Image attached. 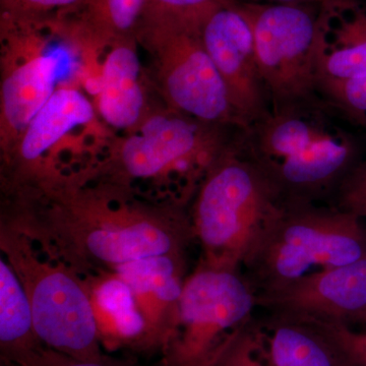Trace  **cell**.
Here are the masks:
<instances>
[{
  "instance_id": "6da1fadb",
  "label": "cell",
  "mask_w": 366,
  "mask_h": 366,
  "mask_svg": "<svg viewBox=\"0 0 366 366\" xmlns=\"http://www.w3.org/2000/svg\"><path fill=\"white\" fill-rule=\"evenodd\" d=\"M9 194L0 224L83 278L139 259L184 254L194 238L184 207L143 203L104 183L86 187L54 178L19 185Z\"/></svg>"
},
{
  "instance_id": "7a4b0ae2",
  "label": "cell",
  "mask_w": 366,
  "mask_h": 366,
  "mask_svg": "<svg viewBox=\"0 0 366 366\" xmlns=\"http://www.w3.org/2000/svg\"><path fill=\"white\" fill-rule=\"evenodd\" d=\"M239 127L204 124L166 108L147 114L85 179L139 196L143 184L157 190L160 206L184 207Z\"/></svg>"
},
{
  "instance_id": "3957f363",
  "label": "cell",
  "mask_w": 366,
  "mask_h": 366,
  "mask_svg": "<svg viewBox=\"0 0 366 366\" xmlns=\"http://www.w3.org/2000/svg\"><path fill=\"white\" fill-rule=\"evenodd\" d=\"M322 96L273 108L243 129L240 141L289 201L310 202L343 182L357 144Z\"/></svg>"
},
{
  "instance_id": "277c9868",
  "label": "cell",
  "mask_w": 366,
  "mask_h": 366,
  "mask_svg": "<svg viewBox=\"0 0 366 366\" xmlns=\"http://www.w3.org/2000/svg\"><path fill=\"white\" fill-rule=\"evenodd\" d=\"M240 132L207 173L190 215L202 261L231 269L249 261L286 202L243 149Z\"/></svg>"
},
{
  "instance_id": "5b68a950",
  "label": "cell",
  "mask_w": 366,
  "mask_h": 366,
  "mask_svg": "<svg viewBox=\"0 0 366 366\" xmlns=\"http://www.w3.org/2000/svg\"><path fill=\"white\" fill-rule=\"evenodd\" d=\"M0 249L23 284L42 343L74 360L107 362L84 279L4 224Z\"/></svg>"
},
{
  "instance_id": "8992f818",
  "label": "cell",
  "mask_w": 366,
  "mask_h": 366,
  "mask_svg": "<svg viewBox=\"0 0 366 366\" xmlns=\"http://www.w3.org/2000/svg\"><path fill=\"white\" fill-rule=\"evenodd\" d=\"M366 257V227L360 217L289 201L247 266L264 291L280 287L312 269L343 266Z\"/></svg>"
},
{
  "instance_id": "52a82bcc",
  "label": "cell",
  "mask_w": 366,
  "mask_h": 366,
  "mask_svg": "<svg viewBox=\"0 0 366 366\" xmlns=\"http://www.w3.org/2000/svg\"><path fill=\"white\" fill-rule=\"evenodd\" d=\"M254 289L237 269L199 262L185 279L177 317L161 352L163 366H209L244 329Z\"/></svg>"
},
{
  "instance_id": "ba28073f",
  "label": "cell",
  "mask_w": 366,
  "mask_h": 366,
  "mask_svg": "<svg viewBox=\"0 0 366 366\" xmlns=\"http://www.w3.org/2000/svg\"><path fill=\"white\" fill-rule=\"evenodd\" d=\"M197 21L199 18L147 16L137 39L153 54L159 88L168 107L204 124L242 129Z\"/></svg>"
},
{
  "instance_id": "9c48e42d",
  "label": "cell",
  "mask_w": 366,
  "mask_h": 366,
  "mask_svg": "<svg viewBox=\"0 0 366 366\" xmlns=\"http://www.w3.org/2000/svg\"><path fill=\"white\" fill-rule=\"evenodd\" d=\"M239 6L252 26L272 109L319 96L315 38L320 4L239 0Z\"/></svg>"
},
{
  "instance_id": "30bf717a",
  "label": "cell",
  "mask_w": 366,
  "mask_h": 366,
  "mask_svg": "<svg viewBox=\"0 0 366 366\" xmlns=\"http://www.w3.org/2000/svg\"><path fill=\"white\" fill-rule=\"evenodd\" d=\"M197 24L240 124L247 129L269 114L272 105L257 64L252 26L239 0L217 4L199 16Z\"/></svg>"
},
{
  "instance_id": "8fae6325",
  "label": "cell",
  "mask_w": 366,
  "mask_h": 366,
  "mask_svg": "<svg viewBox=\"0 0 366 366\" xmlns=\"http://www.w3.org/2000/svg\"><path fill=\"white\" fill-rule=\"evenodd\" d=\"M94 119L95 109L81 91L56 89L6 152L9 189L49 175L57 152H61V146L69 142V134L91 124Z\"/></svg>"
},
{
  "instance_id": "7c38bea8",
  "label": "cell",
  "mask_w": 366,
  "mask_h": 366,
  "mask_svg": "<svg viewBox=\"0 0 366 366\" xmlns=\"http://www.w3.org/2000/svg\"><path fill=\"white\" fill-rule=\"evenodd\" d=\"M257 302L286 319L343 320L366 308V257L264 291Z\"/></svg>"
},
{
  "instance_id": "4fadbf2b",
  "label": "cell",
  "mask_w": 366,
  "mask_h": 366,
  "mask_svg": "<svg viewBox=\"0 0 366 366\" xmlns=\"http://www.w3.org/2000/svg\"><path fill=\"white\" fill-rule=\"evenodd\" d=\"M184 272V254L139 259L112 272L127 284L143 317V349H161L169 335L187 279Z\"/></svg>"
},
{
  "instance_id": "5bb4252c",
  "label": "cell",
  "mask_w": 366,
  "mask_h": 366,
  "mask_svg": "<svg viewBox=\"0 0 366 366\" xmlns=\"http://www.w3.org/2000/svg\"><path fill=\"white\" fill-rule=\"evenodd\" d=\"M315 54L319 86L366 74V4L361 0H322Z\"/></svg>"
},
{
  "instance_id": "9a60e30c",
  "label": "cell",
  "mask_w": 366,
  "mask_h": 366,
  "mask_svg": "<svg viewBox=\"0 0 366 366\" xmlns=\"http://www.w3.org/2000/svg\"><path fill=\"white\" fill-rule=\"evenodd\" d=\"M137 36L110 43L97 81V109L106 124L117 129L134 127L146 117L143 72Z\"/></svg>"
},
{
  "instance_id": "2e32d148",
  "label": "cell",
  "mask_w": 366,
  "mask_h": 366,
  "mask_svg": "<svg viewBox=\"0 0 366 366\" xmlns=\"http://www.w3.org/2000/svg\"><path fill=\"white\" fill-rule=\"evenodd\" d=\"M0 350L4 366H41L52 352L36 333L28 295L4 257L0 259Z\"/></svg>"
},
{
  "instance_id": "e0dca14e",
  "label": "cell",
  "mask_w": 366,
  "mask_h": 366,
  "mask_svg": "<svg viewBox=\"0 0 366 366\" xmlns=\"http://www.w3.org/2000/svg\"><path fill=\"white\" fill-rule=\"evenodd\" d=\"M83 279L101 346L107 351L129 346L143 349L146 327L127 284L112 273Z\"/></svg>"
},
{
  "instance_id": "ac0fdd59",
  "label": "cell",
  "mask_w": 366,
  "mask_h": 366,
  "mask_svg": "<svg viewBox=\"0 0 366 366\" xmlns=\"http://www.w3.org/2000/svg\"><path fill=\"white\" fill-rule=\"evenodd\" d=\"M268 366H343L333 347L312 327L285 319L272 327L266 338Z\"/></svg>"
},
{
  "instance_id": "d6986e66",
  "label": "cell",
  "mask_w": 366,
  "mask_h": 366,
  "mask_svg": "<svg viewBox=\"0 0 366 366\" xmlns=\"http://www.w3.org/2000/svg\"><path fill=\"white\" fill-rule=\"evenodd\" d=\"M148 0H85L76 16L100 46L134 37L144 16Z\"/></svg>"
},
{
  "instance_id": "ffe728a7",
  "label": "cell",
  "mask_w": 366,
  "mask_h": 366,
  "mask_svg": "<svg viewBox=\"0 0 366 366\" xmlns=\"http://www.w3.org/2000/svg\"><path fill=\"white\" fill-rule=\"evenodd\" d=\"M300 320L312 327L338 354L343 366H366V332H357L343 320L302 317Z\"/></svg>"
},
{
  "instance_id": "44dd1931",
  "label": "cell",
  "mask_w": 366,
  "mask_h": 366,
  "mask_svg": "<svg viewBox=\"0 0 366 366\" xmlns=\"http://www.w3.org/2000/svg\"><path fill=\"white\" fill-rule=\"evenodd\" d=\"M319 94L344 119L366 129V74L341 83L325 84Z\"/></svg>"
},
{
  "instance_id": "7402d4cb",
  "label": "cell",
  "mask_w": 366,
  "mask_h": 366,
  "mask_svg": "<svg viewBox=\"0 0 366 366\" xmlns=\"http://www.w3.org/2000/svg\"><path fill=\"white\" fill-rule=\"evenodd\" d=\"M338 209L366 218V161L354 166L341 182Z\"/></svg>"
},
{
  "instance_id": "603a6c76",
  "label": "cell",
  "mask_w": 366,
  "mask_h": 366,
  "mask_svg": "<svg viewBox=\"0 0 366 366\" xmlns=\"http://www.w3.org/2000/svg\"><path fill=\"white\" fill-rule=\"evenodd\" d=\"M85 0H1V13L24 16L71 14Z\"/></svg>"
},
{
  "instance_id": "cb8c5ba5",
  "label": "cell",
  "mask_w": 366,
  "mask_h": 366,
  "mask_svg": "<svg viewBox=\"0 0 366 366\" xmlns=\"http://www.w3.org/2000/svg\"><path fill=\"white\" fill-rule=\"evenodd\" d=\"M209 366H267L257 358V340L244 329Z\"/></svg>"
},
{
  "instance_id": "d4e9b609",
  "label": "cell",
  "mask_w": 366,
  "mask_h": 366,
  "mask_svg": "<svg viewBox=\"0 0 366 366\" xmlns=\"http://www.w3.org/2000/svg\"><path fill=\"white\" fill-rule=\"evenodd\" d=\"M227 0H148L146 16H171L197 19Z\"/></svg>"
},
{
  "instance_id": "484cf974",
  "label": "cell",
  "mask_w": 366,
  "mask_h": 366,
  "mask_svg": "<svg viewBox=\"0 0 366 366\" xmlns=\"http://www.w3.org/2000/svg\"><path fill=\"white\" fill-rule=\"evenodd\" d=\"M41 366H110L108 362L76 360L53 350L49 357Z\"/></svg>"
},
{
  "instance_id": "4316f807",
  "label": "cell",
  "mask_w": 366,
  "mask_h": 366,
  "mask_svg": "<svg viewBox=\"0 0 366 366\" xmlns=\"http://www.w3.org/2000/svg\"><path fill=\"white\" fill-rule=\"evenodd\" d=\"M247 2H261V4H320L322 0H242Z\"/></svg>"
},
{
  "instance_id": "83f0119b",
  "label": "cell",
  "mask_w": 366,
  "mask_h": 366,
  "mask_svg": "<svg viewBox=\"0 0 366 366\" xmlns=\"http://www.w3.org/2000/svg\"><path fill=\"white\" fill-rule=\"evenodd\" d=\"M348 320H351L353 322H358V324L366 326V308L357 312V314L353 315Z\"/></svg>"
},
{
  "instance_id": "f1b7e54d",
  "label": "cell",
  "mask_w": 366,
  "mask_h": 366,
  "mask_svg": "<svg viewBox=\"0 0 366 366\" xmlns=\"http://www.w3.org/2000/svg\"><path fill=\"white\" fill-rule=\"evenodd\" d=\"M267 366H268V365H267Z\"/></svg>"
}]
</instances>
